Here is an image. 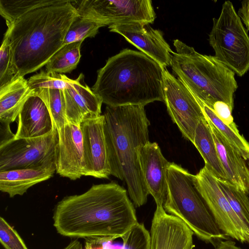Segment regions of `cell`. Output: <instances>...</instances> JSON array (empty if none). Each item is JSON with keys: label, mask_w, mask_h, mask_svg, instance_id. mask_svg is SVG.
Listing matches in <instances>:
<instances>
[{"label": "cell", "mask_w": 249, "mask_h": 249, "mask_svg": "<svg viewBox=\"0 0 249 249\" xmlns=\"http://www.w3.org/2000/svg\"><path fill=\"white\" fill-rule=\"evenodd\" d=\"M53 220L63 236L113 240L138 223L126 190L113 181L93 185L82 194L64 197L55 206Z\"/></svg>", "instance_id": "1"}, {"label": "cell", "mask_w": 249, "mask_h": 249, "mask_svg": "<svg viewBox=\"0 0 249 249\" xmlns=\"http://www.w3.org/2000/svg\"><path fill=\"white\" fill-rule=\"evenodd\" d=\"M73 0L39 7L18 18L4 34L19 77L45 66L63 46L68 31L79 16Z\"/></svg>", "instance_id": "2"}, {"label": "cell", "mask_w": 249, "mask_h": 249, "mask_svg": "<svg viewBox=\"0 0 249 249\" xmlns=\"http://www.w3.org/2000/svg\"><path fill=\"white\" fill-rule=\"evenodd\" d=\"M103 115L111 175L125 182L134 205L141 207L149 195L138 158L140 147L149 142L144 106H107Z\"/></svg>", "instance_id": "3"}, {"label": "cell", "mask_w": 249, "mask_h": 249, "mask_svg": "<svg viewBox=\"0 0 249 249\" xmlns=\"http://www.w3.org/2000/svg\"><path fill=\"white\" fill-rule=\"evenodd\" d=\"M164 70L142 52L124 49L98 71L91 89L111 107L164 102Z\"/></svg>", "instance_id": "4"}, {"label": "cell", "mask_w": 249, "mask_h": 249, "mask_svg": "<svg viewBox=\"0 0 249 249\" xmlns=\"http://www.w3.org/2000/svg\"><path fill=\"white\" fill-rule=\"evenodd\" d=\"M173 72L196 99L212 109L218 101L232 110L238 88L235 73L214 56L202 54L178 39L174 40Z\"/></svg>", "instance_id": "5"}, {"label": "cell", "mask_w": 249, "mask_h": 249, "mask_svg": "<svg viewBox=\"0 0 249 249\" xmlns=\"http://www.w3.org/2000/svg\"><path fill=\"white\" fill-rule=\"evenodd\" d=\"M193 175L170 162L167 169V194L165 211L182 220L197 237L207 243L226 239L196 188Z\"/></svg>", "instance_id": "6"}, {"label": "cell", "mask_w": 249, "mask_h": 249, "mask_svg": "<svg viewBox=\"0 0 249 249\" xmlns=\"http://www.w3.org/2000/svg\"><path fill=\"white\" fill-rule=\"evenodd\" d=\"M232 2L225 1L209 35L214 56L239 76L249 71V36Z\"/></svg>", "instance_id": "7"}, {"label": "cell", "mask_w": 249, "mask_h": 249, "mask_svg": "<svg viewBox=\"0 0 249 249\" xmlns=\"http://www.w3.org/2000/svg\"><path fill=\"white\" fill-rule=\"evenodd\" d=\"M58 131L34 138L13 139L0 145V171L56 167Z\"/></svg>", "instance_id": "8"}, {"label": "cell", "mask_w": 249, "mask_h": 249, "mask_svg": "<svg viewBox=\"0 0 249 249\" xmlns=\"http://www.w3.org/2000/svg\"><path fill=\"white\" fill-rule=\"evenodd\" d=\"M79 16L104 26L131 21L152 23L156 14L150 0H73Z\"/></svg>", "instance_id": "9"}, {"label": "cell", "mask_w": 249, "mask_h": 249, "mask_svg": "<svg viewBox=\"0 0 249 249\" xmlns=\"http://www.w3.org/2000/svg\"><path fill=\"white\" fill-rule=\"evenodd\" d=\"M193 180L222 232L226 236L249 244V232L232 209L216 178L204 166L193 175Z\"/></svg>", "instance_id": "10"}, {"label": "cell", "mask_w": 249, "mask_h": 249, "mask_svg": "<svg viewBox=\"0 0 249 249\" xmlns=\"http://www.w3.org/2000/svg\"><path fill=\"white\" fill-rule=\"evenodd\" d=\"M163 91L164 102L171 119L182 136L193 144L196 126L205 117L199 103L187 88L166 68Z\"/></svg>", "instance_id": "11"}, {"label": "cell", "mask_w": 249, "mask_h": 249, "mask_svg": "<svg viewBox=\"0 0 249 249\" xmlns=\"http://www.w3.org/2000/svg\"><path fill=\"white\" fill-rule=\"evenodd\" d=\"M108 28L110 32L123 36L164 69L171 66L174 52L164 39L162 32L152 28L149 23L131 21L112 24Z\"/></svg>", "instance_id": "12"}, {"label": "cell", "mask_w": 249, "mask_h": 249, "mask_svg": "<svg viewBox=\"0 0 249 249\" xmlns=\"http://www.w3.org/2000/svg\"><path fill=\"white\" fill-rule=\"evenodd\" d=\"M104 116L85 120L80 125L84 156V176L108 178L111 175L104 130Z\"/></svg>", "instance_id": "13"}, {"label": "cell", "mask_w": 249, "mask_h": 249, "mask_svg": "<svg viewBox=\"0 0 249 249\" xmlns=\"http://www.w3.org/2000/svg\"><path fill=\"white\" fill-rule=\"evenodd\" d=\"M57 131L56 172L71 180L80 178L84 176L85 167L83 135L80 125L68 122Z\"/></svg>", "instance_id": "14"}, {"label": "cell", "mask_w": 249, "mask_h": 249, "mask_svg": "<svg viewBox=\"0 0 249 249\" xmlns=\"http://www.w3.org/2000/svg\"><path fill=\"white\" fill-rule=\"evenodd\" d=\"M192 231L178 218L157 206L150 233V249H193Z\"/></svg>", "instance_id": "15"}, {"label": "cell", "mask_w": 249, "mask_h": 249, "mask_svg": "<svg viewBox=\"0 0 249 249\" xmlns=\"http://www.w3.org/2000/svg\"><path fill=\"white\" fill-rule=\"evenodd\" d=\"M140 165L149 194L157 206H162L167 194V169L169 162L162 154L158 144L150 141L138 151Z\"/></svg>", "instance_id": "16"}, {"label": "cell", "mask_w": 249, "mask_h": 249, "mask_svg": "<svg viewBox=\"0 0 249 249\" xmlns=\"http://www.w3.org/2000/svg\"><path fill=\"white\" fill-rule=\"evenodd\" d=\"M63 92L68 123L80 125L85 120L101 115L103 102L85 82L82 73L63 89Z\"/></svg>", "instance_id": "17"}, {"label": "cell", "mask_w": 249, "mask_h": 249, "mask_svg": "<svg viewBox=\"0 0 249 249\" xmlns=\"http://www.w3.org/2000/svg\"><path fill=\"white\" fill-rule=\"evenodd\" d=\"M18 119L15 139L42 137L56 128L45 103L34 94L24 104Z\"/></svg>", "instance_id": "18"}, {"label": "cell", "mask_w": 249, "mask_h": 249, "mask_svg": "<svg viewBox=\"0 0 249 249\" xmlns=\"http://www.w3.org/2000/svg\"><path fill=\"white\" fill-rule=\"evenodd\" d=\"M206 119L228 180L247 194L249 191V169L246 161L207 117Z\"/></svg>", "instance_id": "19"}, {"label": "cell", "mask_w": 249, "mask_h": 249, "mask_svg": "<svg viewBox=\"0 0 249 249\" xmlns=\"http://www.w3.org/2000/svg\"><path fill=\"white\" fill-rule=\"evenodd\" d=\"M33 94L28 80L19 77L0 89V130L11 131L10 124L18 117L24 104Z\"/></svg>", "instance_id": "20"}, {"label": "cell", "mask_w": 249, "mask_h": 249, "mask_svg": "<svg viewBox=\"0 0 249 249\" xmlns=\"http://www.w3.org/2000/svg\"><path fill=\"white\" fill-rule=\"evenodd\" d=\"M55 171L56 167L0 171V190L10 197L22 196L32 186L52 177Z\"/></svg>", "instance_id": "21"}, {"label": "cell", "mask_w": 249, "mask_h": 249, "mask_svg": "<svg viewBox=\"0 0 249 249\" xmlns=\"http://www.w3.org/2000/svg\"><path fill=\"white\" fill-rule=\"evenodd\" d=\"M193 144L203 159L204 166L217 179L228 180L206 116L199 121L196 126Z\"/></svg>", "instance_id": "22"}, {"label": "cell", "mask_w": 249, "mask_h": 249, "mask_svg": "<svg viewBox=\"0 0 249 249\" xmlns=\"http://www.w3.org/2000/svg\"><path fill=\"white\" fill-rule=\"evenodd\" d=\"M66 0H0V14L5 19L7 28H9L18 18L33 10L63 3Z\"/></svg>", "instance_id": "23"}, {"label": "cell", "mask_w": 249, "mask_h": 249, "mask_svg": "<svg viewBox=\"0 0 249 249\" xmlns=\"http://www.w3.org/2000/svg\"><path fill=\"white\" fill-rule=\"evenodd\" d=\"M82 43L73 42L63 46L46 64V71L62 74L75 69L81 57Z\"/></svg>", "instance_id": "24"}, {"label": "cell", "mask_w": 249, "mask_h": 249, "mask_svg": "<svg viewBox=\"0 0 249 249\" xmlns=\"http://www.w3.org/2000/svg\"><path fill=\"white\" fill-rule=\"evenodd\" d=\"M198 102L202 107L205 116L213 125L227 139L243 159L246 161L248 160L249 159V143L239 133L238 128L234 129L227 125L215 115L211 108L199 101Z\"/></svg>", "instance_id": "25"}, {"label": "cell", "mask_w": 249, "mask_h": 249, "mask_svg": "<svg viewBox=\"0 0 249 249\" xmlns=\"http://www.w3.org/2000/svg\"><path fill=\"white\" fill-rule=\"evenodd\" d=\"M33 94L39 96L46 105L57 130L67 123L63 89H45L33 90Z\"/></svg>", "instance_id": "26"}, {"label": "cell", "mask_w": 249, "mask_h": 249, "mask_svg": "<svg viewBox=\"0 0 249 249\" xmlns=\"http://www.w3.org/2000/svg\"><path fill=\"white\" fill-rule=\"evenodd\" d=\"M217 181L232 209L249 232V198L247 194L228 180L217 179Z\"/></svg>", "instance_id": "27"}, {"label": "cell", "mask_w": 249, "mask_h": 249, "mask_svg": "<svg viewBox=\"0 0 249 249\" xmlns=\"http://www.w3.org/2000/svg\"><path fill=\"white\" fill-rule=\"evenodd\" d=\"M104 26L92 20L81 16L72 23L65 36L63 46L73 42H83L87 37H93L100 28Z\"/></svg>", "instance_id": "28"}, {"label": "cell", "mask_w": 249, "mask_h": 249, "mask_svg": "<svg viewBox=\"0 0 249 249\" xmlns=\"http://www.w3.org/2000/svg\"><path fill=\"white\" fill-rule=\"evenodd\" d=\"M73 80L61 73L41 71L30 77L28 82L31 89L34 90L45 89H63Z\"/></svg>", "instance_id": "29"}, {"label": "cell", "mask_w": 249, "mask_h": 249, "mask_svg": "<svg viewBox=\"0 0 249 249\" xmlns=\"http://www.w3.org/2000/svg\"><path fill=\"white\" fill-rule=\"evenodd\" d=\"M18 77L13 62L11 46L7 37L4 36L0 49V89Z\"/></svg>", "instance_id": "30"}, {"label": "cell", "mask_w": 249, "mask_h": 249, "mask_svg": "<svg viewBox=\"0 0 249 249\" xmlns=\"http://www.w3.org/2000/svg\"><path fill=\"white\" fill-rule=\"evenodd\" d=\"M121 238L120 249H150V233L143 224L138 223Z\"/></svg>", "instance_id": "31"}, {"label": "cell", "mask_w": 249, "mask_h": 249, "mask_svg": "<svg viewBox=\"0 0 249 249\" xmlns=\"http://www.w3.org/2000/svg\"><path fill=\"white\" fill-rule=\"evenodd\" d=\"M0 242L5 249H28L18 232L2 217L0 218Z\"/></svg>", "instance_id": "32"}, {"label": "cell", "mask_w": 249, "mask_h": 249, "mask_svg": "<svg viewBox=\"0 0 249 249\" xmlns=\"http://www.w3.org/2000/svg\"><path fill=\"white\" fill-rule=\"evenodd\" d=\"M212 109L224 124L234 129L238 128L231 114L232 110L227 104L223 102H216Z\"/></svg>", "instance_id": "33"}, {"label": "cell", "mask_w": 249, "mask_h": 249, "mask_svg": "<svg viewBox=\"0 0 249 249\" xmlns=\"http://www.w3.org/2000/svg\"><path fill=\"white\" fill-rule=\"evenodd\" d=\"M238 15L245 24L247 30L249 31V0L241 1V6L238 10Z\"/></svg>", "instance_id": "34"}, {"label": "cell", "mask_w": 249, "mask_h": 249, "mask_svg": "<svg viewBox=\"0 0 249 249\" xmlns=\"http://www.w3.org/2000/svg\"><path fill=\"white\" fill-rule=\"evenodd\" d=\"M215 249H242L235 245V243L231 240H219L215 246Z\"/></svg>", "instance_id": "35"}, {"label": "cell", "mask_w": 249, "mask_h": 249, "mask_svg": "<svg viewBox=\"0 0 249 249\" xmlns=\"http://www.w3.org/2000/svg\"><path fill=\"white\" fill-rule=\"evenodd\" d=\"M64 249H82V246L77 239H75L72 241Z\"/></svg>", "instance_id": "36"}, {"label": "cell", "mask_w": 249, "mask_h": 249, "mask_svg": "<svg viewBox=\"0 0 249 249\" xmlns=\"http://www.w3.org/2000/svg\"><path fill=\"white\" fill-rule=\"evenodd\" d=\"M246 163L247 164V165H248V167L249 169V159L246 160ZM248 197H249V191L248 192V193L247 194Z\"/></svg>", "instance_id": "37"}]
</instances>
